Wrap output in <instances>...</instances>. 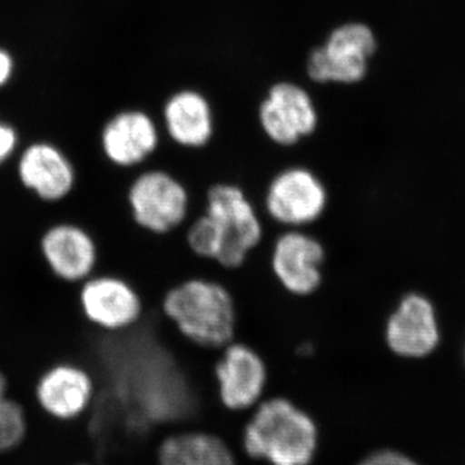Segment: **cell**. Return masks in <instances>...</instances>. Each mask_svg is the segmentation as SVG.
Listing matches in <instances>:
<instances>
[{"instance_id":"cell-4","label":"cell","mask_w":465,"mask_h":465,"mask_svg":"<svg viewBox=\"0 0 465 465\" xmlns=\"http://www.w3.org/2000/svg\"><path fill=\"white\" fill-rule=\"evenodd\" d=\"M330 192L322 177L304 163H290L266 183L260 211L280 229H311L326 213Z\"/></svg>"},{"instance_id":"cell-18","label":"cell","mask_w":465,"mask_h":465,"mask_svg":"<svg viewBox=\"0 0 465 465\" xmlns=\"http://www.w3.org/2000/svg\"><path fill=\"white\" fill-rule=\"evenodd\" d=\"M27 430L29 415L25 406L9 394L7 376L0 370V454L21 445Z\"/></svg>"},{"instance_id":"cell-19","label":"cell","mask_w":465,"mask_h":465,"mask_svg":"<svg viewBox=\"0 0 465 465\" xmlns=\"http://www.w3.org/2000/svg\"><path fill=\"white\" fill-rule=\"evenodd\" d=\"M23 146L24 143L17 128L0 119V167L5 166L16 157Z\"/></svg>"},{"instance_id":"cell-15","label":"cell","mask_w":465,"mask_h":465,"mask_svg":"<svg viewBox=\"0 0 465 465\" xmlns=\"http://www.w3.org/2000/svg\"><path fill=\"white\" fill-rule=\"evenodd\" d=\"M164 128L176 148L198 152L208 148L215 137L213 109L200 92H176L164 105Z\"/></svg>"},{"instance_id":"cell-9","label":"cell","mask_w":465,"mask_h":465,"mask_svg":"<svg viewBox=\"0 0 465 465\" xmlns=\"http://www.w3.org/2000/svg\"><path fill=\"white\" fill-rule=\"evenodd\" d=\"M259 124L272 145L291 149L316 134L320 116L307 90L280 82L272 85L260 105Z\"/></svg>"},{"instance_id":"cell-17","label":"cell","mask_w":465,"mask_h":465,"mask_svg":"<svg viewBox=\"0 0 465 465\" xmlns=\"http://www.w3.org/2000/svg\"><path fill=\"white\" fill-rule=\"evenodd\" d=\"M158 460L159 465H235L224 440L203 432L168 437L161 443Z\"/></svg>"},{"instance_id":"cell-21","label":"cell","mask_w":465,"mask_h":465,"mask_svg":"<svg viewBox=\"0 0 465 465\" xmlns=\"http://www.w3.org/2000/svg\"><path fill=\"white\" fill-rule=\"evenodd\" d=\"M15 73V60L12 54L5 48H0V88L5 87L11 81Z\"/></svg>"},{"instance_id":"cell-22","label":"cell","mask_w":465,"mask_h":465,"mask_svg":"<svg viewBox=\"0 0 465 465\" xmlns=\"http://www.w3.org/2000/svg\"><path fill=\"white\" fill-rule=\"evenodd\" d=\"M78 465H85V464H78Z\"/></svg>"},{"instance_id":"cell-12","label":"cell","mask_w":465,"mask_h":465,"mask_svg":"<svg viewBox=\"0 0 465 465\" xmlns=\"http://www.w3.org/2000/svg\"><path fill=\"white\" fill-rule=\"evenodd\" d=\"M104 158L122 170H139L149 163L162 145L158 125L142 110L113 115L99 134Z\"/></svg>"},{"instance_id":"cell-1","label":"cell","mask_w":465,"mask_h":465,"mask_svg":"<svg viewBox=\"0 0 465 465\" xmlns=\"http://www.w3.org/2000/svg\"><path fill=\"white\" fill-rule=\"evenodd\" d=\"M183 232L193 255L232 271L264 242L266 222L241 185L219 182L207 189L203 211Z\"/></svg>"},{"instance_id":"cell-11","label":"cell","mask_w":465,"mask_h":465,"mask_svg":"<svg viewBox=\"0 0 465 465\" xmlns=\"http://www.w3.org/2000/svg\"><path fill=\"white\" fill-rule=\"evenodd\" d=\"M18 180L43 202L56 203L74 189L76 170L65 150L50 140L24 143L15 157Z\"/></svg>"},{"instance_id":"cell-20","label":"cell","mask_w":465,"mask_h":465,"mask_svg":"<svg viewBox=\"0 0 465 465\" xmlns=\"http://www.w3.org/2000/svg\"><path fill=\"white\" fill-rule=\"evenodd\" d=\"M358 465H418L405 457V455L399 454L394 451H381L370 455L362 463Z\"/></svg>"},{"instance_id":"cell-6","label":"cell","mask_w":465,"mask_h":465,"mask_svg":"<svg viewBox=\"0 0 465 465\" xmlns=\"http://www.w3.org/2000/svg\"><path fill=\"white\" fill-rule=\"evenodd\" d=\"M213 376L216 399L226 411H251L268 396V363L249 342L232 341L220 349L213 361Z\"/></svg>"},{"instance_id":"cell-14","label":"cell","mask_w":465,"mask_h":465,"mask_svg":"<svg viewBox=\"0 0 465 465\" xmlns=\"http://www.w3.org/2000/svg\"><path fill=\"white\" fill-rule=\"evenodd\" d=\"M41 251L52 273L64 282L79 284L96 272V241L87 229L75 223L51 225L42 234Z\"/></svg>"},{"instance_id":"cell-7","label":"cell","mask_w":465,"mask_h":465,"mask_svg":"<svg viewBox=\"0 0 465 465\" xmlns=\"http://www.w3.org/2000/svg\"><path fill=\"white\" fill-rule=\"evenodd\" d=\"M327 251L308 229H280L272 238L269 268L284 292L309 298L323 284Z\"/></svg>"},{"instance_id":"cell-2","label":"cell","mask_w":465,"mask_h":465,"mask_svg":"<svg viewBox=\"0 0 465 465\" xmlns=\"http://www.w3.org/2000/svg\"><path fill=\"white\" fill-rule=\"evenodd\" d=\"M159 309L183 341L203 351H219L237 338V302L215 278L197 275L173 284Z\"/></svg>"},{"instance_id":"cell-10","label":"cell","mask_w":465,"mask_h":465,"mask_svg":"<svg viewBox=\"0 0 465 465\" xmlns=\"http://www.w3.org/2000/svg\"><path fill=\"white\" fill-rule=\"evenodd\" d=\"M79 304L85 320L106 332L136 326L145 314L142 293L121 275L94 273L79 286Z\"/></svg>"},{"instance_id":"cell-3","label":"cell","mask_w":465,"mask_h":465,"mask_svg":"<svg viewBox=\"0 0 465 465\" xmlns=\"http://www.w3.org/2000/svg\"><path fill=\"white\" fill-rule=\"evenodd\" d=\"M243 428V446L272 465H309L318 445V427L305 407L284 394H268Z\"/></svg>"},{"instance_id":"cell-8","label":"cell","mask_w":465,"mask_h":465,"mask_svg":"<svg viewBox=\"0 0 465 465\" xmlns=\"http://www.w3.org/2000/svg\"><path fill=\"white\" fill-rule=\"evenodd\" d=\"M376 51L374 33L365 24L335 27L307 60V74L317 84H358L365 78L367 61Z\"/></svg>"},{"instance_id":"cell-13","label":"cell","mask_w":465,"mask_h":465,"mask_svg":"<svg viewBox=\"0 0 465 465\" xmlns=\"http://www.w3.org/2000/svg\"><path fill=\"white\" fill-rule=\"evenodd\" d=\"M96 397V382L85 367L57 362L36 381L34 399L43 414L58 421H73L90 411Z\"/></svg>"},{"instance_id":"cell-5","label":"cell","mask_w":465,"mask_h":465,"mask_svg":"<svg viewBox=\"0 0 465 465\" xmlns=\"http://www.w3.org/2000/svg\"><path fill=\"white\" fill-rule=\"evenodd\" d=\"M134 222L154 235L173 234L192 215V197L185 183L163 167L139 168L127 189Z\"/></svg>"},{"instance_id":"cell-16","label":"cell","mask_w":465,"mask_h":465,"mask_svg":"<svg viewBox=\"0 0 465 465\" xmlns=\"http://www.w3.org/2000/svg\"><path fill=\"white\" fill-rule=\"evenodd\" d=\"M385 341L393 353L402 357H421L439 341L433 309L419 296H409L388 320Z\"/></svg>"}]
</instances>
